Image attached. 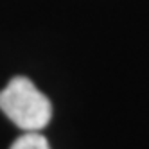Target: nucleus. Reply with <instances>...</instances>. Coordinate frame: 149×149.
I'll return each instance as SVG.
<instances>
[{
  "label": "nucleus",
  "instance_id": "nucleus-1",
  "mask_svg": "<svg viewBox=\"0 0 149 149\" xmlns=\"http://www.w3.org/2000/svg\"><path fill=\"white\" fill-rule=\"evenodd\" d=\"M0 110L24 131H40L50 122L52 104L27 77H13L0 92Z\"/></svg>",
  "mask_w": 149,
  "mask_h": 149
},
{
  "label": "nucleus",
  "instance_id": "nucleus-2",
  "mask_svg": "<svg viewBox=\"0 0 149 149\" xmlns=\"http://www.w3.org/2000/svg\"><path fill=\"white\" fill-rule=\"evenodd\" d=\"M9 149H50L47 138L38 131H25L18 136Z\"/></svg>",
  "mask_w": 149,
  "mask_h": 149
}]
</instances>
